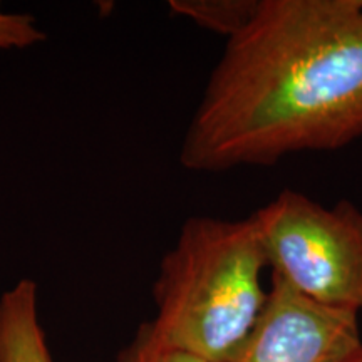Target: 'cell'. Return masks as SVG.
<instances>
[{"instance_id": "obj_1", "label": "cell", "mask_w": 362, "mask_h": 362, "mask_svg": "<svg viewBox=\"0 0 362 362\" xmlns=\"http://www.w3.org/2000/svg\"><path fill=\"white\" fill-rule=\"evenodd\" d=\"M362 138V0H259L185 131L198 173L274 166Z\"/></svg>"}, {"instance_id": "obj_2", "label": "cell", "mask_w": 362, "mask_h": 362, "mask_svg": "<svg viewBox=\"0 0 362 362\" xmlns=\"http://www.w3.org/2000/svg\"><path fill=\"white\" fill-rule=\"evenodd\" d=\"M269 269L252 215L192 216L163 255L153 284L158 339L208 362H232L262 307Z\"/></svg>"}, {"instance_id": "obj_3", "label": "cell", "mask_w": 362, "mask_h": 362, "mask_svg": "<svg viewBox=\"0 0 362 362\" xmlns=\"http://www.w3.org/2000/svg\"><path fill=\"white\" fill-rule=\"evenodd\" d=\"M272 274L322 304L362 315V210L282 189L253 211Z\"/></svg>"}, {"instance_id": "obj_4", "label": "cell", "mask_w": 362, "mask_h": 362, "mask_svg": "<svg viewBox=\"0 0 362 362\" xmlns=\"http://www.w3.org/2000/svg\"><path fill=\"white\" fill-rule=\"evenodd\" d=\"M359 315L317 302L272 274L265 304L232 362H354Z\"/></svg>"}, {"instance_id": "obj_5", "label": "cell", "mask_w": 362, "mask_h": 362, "mask_svg": "<svg viewBox=\"0 0 362 362\" xmlns=\"http://www.w3.org/2000/svg\"><path fill=\"white\" fill-rule=\"evenodd\" d=\"M0 362H52L33 279L17 280L0 296Z\"/></svg>"}, {"instance_id": "obj_6", "label": "cell", "mask_w": 362, "mask_h": 362, "mask_svg": "<svg viewBox=\"0 0 362 362\" xmlns=\"http://www.w3.org/2000/svg\"><path fill=\"white\" fill-rule=\"evenodd\" d=\"M259 0H171L170 11L193 24L230 39L245 27Z\"/></svg>"}, {"instance_id": "obj_7", "label": "cell", "mask_w": 362, "mask_h": 362, "mask_svg": "<svg viewBox=\"0 0 362 362\" xmlns=\"http://www.w3.org/2000/svg\"><path fill=\"white\" fill-rule=\"evenodd\" d=\"M116 362H208L202 357L176 349L158 339L148 322L141 324L133 339L126 344Z\"/></svg>"}, {"instance_id": "obj_8", "label": "cell", "mask_w": 362, "mask_h": 362, "mask_svg": "<svg viewBox=\"0 0 362 362\" xmlns=\"http://www.w3.org/2000/svg\"><path fill=\"white\" fill-rule=\"evenodd\" d=\"M47 39L35 17L8 12L0 6V51H24Z\"/></svg>"}, {"instance_id": "obj_9", "label": "cell", "mask_w": 362, "mask_h": 362, "mask_svg": "<svg viewBox=\"0 0 362 362\" xmlns=\"http://www.w3.org/2000/svg\"><path fill=\"white\" fill-rule=\"evenodd\" d=\"M354 362H362V356H361V357H359V359H356V361H354Z\"/></svg>"}]
</instances>
